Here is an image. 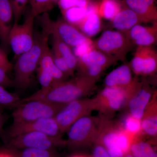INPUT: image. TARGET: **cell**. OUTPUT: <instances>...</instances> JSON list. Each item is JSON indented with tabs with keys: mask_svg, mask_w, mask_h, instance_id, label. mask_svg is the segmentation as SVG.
Returning a JSON list of instances; mask_svg holds the SVG:
<instances>
[{
	"mask_svg": "<svg viewBox=\"0 0 157 157\" xmlns=\"http://www.w3.org/2000/svg\"><path fill=\"white\" fill-rule=\"evenodd\" d=\"M98 79L80 74L70 80L55 83L49 88L41 89L21 103L31 100H41L56 104H66L89 95L96 88Z\"/></svg>",
	"mask_w": 157,
	"mask_h": 157,
	"instance_id": "obj_1",
	"label": "cell"
},
{
	"mask_svg": "<svg viewBox=\"0 0 157 157\" xmlns=\"http://www.w3.org/2000/svg\"><path fill=\"white\" fill-rule=\"evenodd\" d=\"M122 127L109 118H99L98 134L95 144L106 149L111 157H124L137 141Z\"/></svg>",
	"mask_w": 157,
	"mask_h": 157,
	"instance_id": "obj_2",
	"label": "cell"
},
{
	"mask_svg": "<svg viewBox=\"0 0 157 157\" xmlns=\"http://www.w3.org/2000/svg\"><path fill=\"white\" fill-rule=\"evenodd\" d=\"M49 37L43 31L42 33L35 34V42L33 47L16 59L13 66L14 86L23 90L29 87L39 66L45 39Z\"/></svg>",
	"mask_w": 157,
	"mask_h": 157,
	"instance_id": "obj_3",
	"label": "cell"
},
{
	"mask_svg": "<svg viewBox=\"0 0 157 157\" xmlns=\"http://www.w3.org/2000/svg\"><path fill=\"white\" fill-rule=\"evenodd\" d=\"M142 85L135 77L127 85L105 87L94 97L96 110L109 115L120 110L139 91Z\"/></svg>",
	"mask_w": 157,
	"mask_h": 157,
	"instance_id": "obj_4",
	"label": "cell"
},
{
	"mask_svg": "<svg viewBox=\"0 0 157 157\" xmlns=\"http://www.w3.org/2000/svg\"><path fill=\"white\" fill-rule=\"evenodd\" d=\"M93 43L95 49L114 57L118 61H125L127 55L135 45L128 31L118 30L105 31Z\"/></svg>",
	"mask_w": 157,
	"mask_h": 157,
	"instance_id": "obj_5",
	"label": "cell"
},
{
	"mask_svg": "<svg viewBox=\"0 0 157 157\" xmlns=\"http://www.w3.org/2000/svg\"><path fill=\"white\" fill-rule=\"evenodd\" d=\"M42 31L49 36L55 35L70 47H76L90 39L75 25L66 20L51 19L48 13L39 15Z\"/></svg>",
	"mask_w": 157,
	"mask_h": 157,
	"instance_id": "obj_6",
	"label": "cell"
},
{
	"mask_svg": "<svg viewBox=\"0 0 157 157\" xmlns=\"http://www.w3.org/2000/svg\"><path fill=\"white\" fill-rule=\"evenodd\" d=\"M65 105L41 100L22 102L14 108L12 113L13 123H22L45 118L54 117Z\"/></svg>",
	"mask_w": 157,
	"mask_h": 157,
	"instance_id": "obj_7",
	"label": "cell"
},
{
	"mask_svg": "<svg viewBox=\"0 0 157 157\" xmlns=\"http://www.w3.org/2000/svg\"><path fill=\"white\" fill-rule=\"evenodd\" d=\"M67 146L66 140L40 132H28L10 138L5 142V147L19 150L24 149H52Z\"/></svg>",
	"mask_w": 157,
	"mask_h": 157,
	"instance_id": "obj_8",
	"label": "cell"
},
{
	"mask_svg": "<svg viewBox=\"0 0 157 157\" xmlns=\"http://www.w3.org/2000/svg\"><path fill=\"white\" fill-rule=\"evenodd\" d=\"M99 118L86 116L75 122L68 130L67 146L72 149L85 147L95 143Z\"/></svg>",
	"mask_w": 157,
	"mask_h": 157,
	"instance_id": "obj_9",
	"label": "cell"
},
{
	"mask_svg": "<svg viewBox=\"0 0 157 157\" xmlns=\"http://www.w3.org/2000/svg\"><path fill=\"white\" fill-rule=\"evenodd\" d=\"M35 18L29 10L22 24L14 23L9 33V42L15 59L30 49L34 45Z\"/></svg>",
	"mask_w": 157,
	"mask_h": 157,
	"instance_id": "obj_10",
	"label": "cell"
},
{
	"mask_svg": "<svg viewBox=\"0 0 157 157\" xmlns=\"http://www.w3.org/2000/svg\"><path fill=\"white\" fill-rule=\"evenodd\" d=\"M96 110L94 98L79 99L65 104L55 117L62 134L75 122Z\"/></svg>",
	"mask_w": 157,
	"mask_h": 157,
	"instance_id": "obj_11",
	"label": "cell"
},
{
	"mask_svg": "<svg viewBox=\"0 0 157 157\" xmlns=\"http://www.w3.org/2000/svg\"><path fill=\"white\" fill-rule=\"evenodd\" d=\"M28 132H40L55 137H62L63 134L55 117L45 118L22 123H13L5 131L2 139L5 143L12 137Z\"/></svg>",
	"mask_w": 157,
	"mask_h": 157,
	"instance_id": "obj_12",
	"label": "cell"
},
{
	"mask_svg": "<svg viewBox=\"0 0 157 157\" xmlns=\"http://www.w3.org/2000/svg\"><path fill=\"white\" fill-rule=\"evenodd\" d=\"M133 73L137 76H147L156 72L157 54L151 46H137L130 63Z\"/></svg>",
	"mask_w": 157,
	"mask_h": 157,
	"instance_id": "obj_13",
	"label": "cell"
},
{
	"mask_svg": "<svg viewBox=\"0 0 157 157\" xmlns=\"http://www.w3.org/2000/svg\"><path fill=\"white\" fill-rule=\"evenodd\" d=\"M14 14L10 0H0V48L8 53L9 37L13 24Z\"/></svg>",
	"mask_w": 157,
	"mask_h": 157,
	"instance_id": "obj_14",
	"label": "cell"
},
{
	"mask_svg": "<svg viewBox=\"0 0 157 157\" xmlns=\"http://www.w3.org/2000/svg\"><path fill=\"white\" fill-rule=\"evenodd\" d=\"M129 37L135 45L151 46L157 42V23H153L151 26L137 25L128 31Z\"/></svg>",
	"mask_w": 157,
	"mask_h": 157,
	"instance_id": "obj_15",
	"label": "cell"
},
{
	"mask_svg": "<svg viewBox=\"0 0 157 157\" xmlns=\"http://www.w3.org/2000/svg\"><path fill=\"white\" fill-rule=\"evenodd\" d=\"M156 0H124V5L138 14L144 23L156 22Z\"/></svg>",
	"mask_w": 157,
	"mask_h": 157,
	"instance_id": "obj_16",
	"label": "cell"
},
{
	"mask_svg": "<svg viewBox=\"0 0 157 157\" xmlns=\"http://www.w3.org/2000/svg\"><path fill=\"white\" fill-rule=\"evenodd\" d=\"M118 61L114 57L94 49L78 59L77 69L81 71L87 67H98L106 70Z\"/></svg>",
	"mask_w": 157,
	"mask_h": 157,
	"instance_id": "obj_17",
	"label": "cell"
},
{
	"mask_svg": "<svg viewBox=\"0 0 157 157\" xmlns=\"http://www.w3.org/2000/svg\"><path fill=\"white\" fill-rule=\"evenodd\" d=\"M87 8L86 16L76 27L90 38L100 32L102 23L101 17L98 13V3L90 2Z\"/></svg>",
	"mask_w": 157,
	"mask_h": 157,
	"instance_id": "obj_18",
	"label": "cell"
},
{
	"mask_svg": "<svg viewBox=\"0 0 157 157\" xmlns=\"http://www.w3.org/2000/svg\"><path fill=\"white\" fill-rule=\"evenodd\" d=\"M153 94L148 83L142 82V87L139 91L128 103L129 113L134 117L141 120Z\"/></svg>",
	"mask_w": 157,
	"mask_h": 157,
	"instance_id": "obj_19",
	"label": "cell"
},
{
	"mask_svg": "<svg viewBox=\"0 0 157 157\" xmlns=\"http://www.w3.org/2000/svg\"><path fill=\"white\" fill-rule=\"evenodd\" d=\"M49 37L45 39L38 68L50 74L55 83L66 80L67 76L56 67L54 61L51 49L48 46Z\"/></svg>",
	"mask_w": 157,
	"mask_h": 157,
	"instance_id": "obj_20",
	"label": "cell"
},
{
	"mask_svg": "<svg viewBox=\"0 0 157 157\" xmlns=\"http://www.w3.org/2000/svg\"><path fill=\"white\" fill-rule=\"evenodd\" d=\"M124 6L111 21L117 30L128 32L135 25L144 22L138 14Z\"/></svg>",
	"mask_w": 157,
	"mask_h": 157,
	"instance_id": "obj_21",
	"label": "cell"
},
{
	"mask_svg": "<svg viewBox=\"0 0 157 157\" xmlns=\"http://www.w3.org/2000/svg\"><path fill=\"white\" fill-rule=\"evenodd\" d=\"M143 133L155 137L157 134V94L154 93L141 119Z\"/></svg>",
	"mask_w": 157,
	"mask_h": 157,
	"instance_id": "obj_22",
	"label": "cell"
},
{
	"mask_svg": "<svg viewBox=\"0 0 157 157\" xmlns=\"http://www.w3.org/2000/svg\"><path fill=\"white\" fill-rule=\"evenodd\" d=\"M134 78L130 63H125L110 72L104 80L106 87L123 86L131 83Z\"/></svg>",
	"mask_w": 157,
	"mask_h": 157,
	"instance_id": "obj_23",
	"label": "cell"
},
{
	"mask_svg": "<svg viewBox=\"0 0 157 157\" xmlns=\"http://www.w3.org/2000/svg\"><path fill=\"white\" fill-rule=\"evenodd\" d=\"M52 49L57 51L64 59L68 67L74 74V71L78 68V59L74 55L71 47L55 35H52Z\"/></svg>",
	"mask_w": 157,
	"mask_h": 157,
	"instance_id": "obj_24",
	"label": "cell"
},
{
	"mask_svg": "<svg viewBox=\"0 0 157 157\" xmlns=\"http://www.w3.org/2000/svg\"><path fill=\"white\" fill-rule=\"evenodd\" d=\"M123 2L118 0H101L98 3V13L101 18L111 21L121 11Z\"/></svg>",
	"mask_w": 157,
	"mask_h": 157,
	"instance_id": "obj_25",
	"label": "cell"
},
{
	"mask_svg": "<svg viewBox=\"0 0 157 157\" xmlns=\"http://www.w3.org/2000/svg\"><path fill=\"white\" fill-rule=\"evenodd\" d=\"M121 124L124 130L131 136L136 140L140 139L143 133L141 120L136 118L128 113Z\"/></svg>",
	"mask_w": 157,
	"mask_h": 157,
	"instance_id": "obj_26",
	"label": "cell"
},
{
	"mask_svg": "<svg viewBox=\"0 0 157 157\" xmlns=\"http://www.w3.org/2000/svg\"><path fill=\"white\" fill-rule=\"evenodd\" d=\"M21 100L16 94L9 92L0 85V109H14L20 104Z\"/></svg>",
	"mask_w": 157,
	"mask_h": 157,
	"instance_id": "obj_27",
	"label": "cell"
},
{
	"mask_svg": "<svg viewBox=\"0 0 157 157\" xmlns=\"http://www.w3.org/2000/svg\"><path fill=\"white\" fill-rule=\"evenodd\" d=\"M130 153L134 157H157L156 152L152 147L141 139L132 144Z\"/></svg>",
	"mask_w": 157,
	"mask_h": 157,
	"instance_id": "obj_28",
	"label": "cell"
},
{
	"mask_svg": "<svg viewBox=\"0 0 157 157\" xmlns=\"http://www.w3.org/2000/svg\"><path fill=\"white\" fill-rule=\"evenodd\" d=\"M59 0H29L31 14L35 17L53 9Z\"/></svg>",
	"mask_w": 157,
	"mask_h": 157,
	"instance_id": "obj_29",
	"label": "cell"
},
{
	"mask_svg": "<svg viewBox=\"0 0 157 157\" xmlns=\"http://www.w3.org/2000/svg\"><path fill=\"white\" fill-rule=\"evenodd\" d=\"M14 151L17 157H61L60 154L57 151L56 149L28 148Z\"/></svg>",
	"mask_w": 157,
	"mask_h": 157,
	"instance_id": "obj_30",
	"label": "cell"
},
{
	"mask_svg": "<svg viewBox=\"0 0 157 157\" xmlns=\"http://www.w3.org/2000/svg\"><path fill=\"white\" fill-rule=\"evenodd\" d=\"M87 8L73 7L64 10L63 11L64 19L76 27L86 16L88 12Z\"/></svg>",
	"mask_w": 157,
	"mask_h": 157,
	"instance_id": "obj_31",
	"label": "cell"
},
{
	"mask_svg": "<svg viewBox=\"0 0 157 157\" xmlns=\"http://www.w3.org/2000/svg\"><path fill=\"white\" fill-rule=\"evenodd\" d=\"M14 14V23H18L29 0H10Z\"/></svg>",
	"mask_w": 157,
	"mask_h": 157,
	"instance_id": "obj_32",
	"label": "cell"
},
{
	"mask_svg": "<svg viewBox=\"0 0 157 157\" xmlns=\"http://www.w3.org/2000/svg\"><path fill=\"white\" fill-rule=\"evenodd\" d=\"M55 63L59 70L63 72L67 77L73 76V74L68 67L63 57L55 49H51Z\"/></svg>",
	"mask_w": 157,
	"mask_h": 157,
	"instance_id": "obj_33",
	"label": "cell"
},
{
	"mask_svg": "<svg viewBox=\"0 0 157 157\" xmlns=\"http://www.w3.org/2000/svg\"><path fill=\"white\" fill-rule=\"evenodd\" d=\"M59 4L63 11L73 7L87 8L90 0H59Z\"/></svg>",
	"mask_w": 157,
	"mask_h": 157,
	"instance_id": "obj_34",
	"label": "cell"
},
{
	"mask_svg": "<svg viewBox=\"0 0 157 157\" xmlns=\"http://www.w3.org/2000/svg\"><path fill=\"white\" fill-rule=\"evenodd\" d=\"M37 70L38 80L41 85V89H47L54 84V81L50 74L39 68H37Z\"/></svg>",
	"mask_w": 157,
	"mask_h": 157,
	"instance_id": "obj_35",
	"label": "cell"
},
{
	"mask_svg": "<svg viewBox=\"0 0 157 157\" xmlns=\"http://www.w3.org/2000/svg\"><path fill=\"white\" fill-rule=\"evenodd\" d=\"M94 49V48L93 41L91 39H90L86 42L82 43L81 45H78L76 47H74L73 52L76 57L79 59Z\"/></svg>",
	"mask_w": 157,
	"mask_h": 157,
	"instance_id": "obj_36",
	"label": "cell"
},
{
	"mask_svg": "<svg viewBox=\"0 0 157 157\" xmlns=\"http://www.w3.org/2000/svg\"><path fill=\"white\" fill-rule=\"evenodd\" d=\"M0 68L7 73L13 70V65L9 60L7 53L0 48Z\"/></svg>",
	"mask_w": 157,
	"mask_h": 157,
	"instance_id": "obj_37",
	"label": "cell"
},
{
	"mask_svg": "<svg viewBox=\"0 0 157 157\" xmlns=\"http://www.w3.org/2000/svg\"><path fill=\"white\" fill-rule=\"evenodd\" d=\"M7 72L0 68V85L5 88L11 87L14 86V82L8 76Z\"/></svg>",
	"mask_w": 157,
	"mask_h": 157,
	"instance_id": "obj_38",
	"label": "cell"
},
{
	"mask_svg": "<svg viewBox=\"0 0 157 157\" xmlns=\"http://www.w3.org/2000/svg\"><path fill=\"white\" fill-rule=\"evenodd\" d=\"M94 144L92 157H111L104 147L98 144Z\"/></svg>",
	"mask_w": 157,
	"mask_h": 157,
	"instance_id": "obj_39",
	"label": "cell"
},
{
	"mask_svg": "<svg viewBox=\"0 0 157 157\" xmlns=\"http://www.w3.org/2000/svg\"><path fill=\"white\" fill-rule=\"evenodd\" d=\"M0 157H17L15 151L6 147L0 148Z\"/></svg>",
	"mask_w": 157,
	"mask_h": 157,
	"instance_id": "obj_40",
	"label": "cell"
},
{
	"mask_svg": "<svg viewBox=\"0 0 157 157\" xmlns=\"http://www.w3.org/2000/svg\"><path fill=\"white\" fill-rule=\"evenodd\" d=\"M4 123H5V119L3 114L0 111V137H1L2 138L4 136V132H5V131L3 129Z\"/></svg>",
	"mask_w": 157,
	"mask_h": 157,
	"instance_id": "obj_41",
	"label": "cell"
},
{
	"mask_svg": "<svg viewBox=\"0 0 157 157\" xmlns=\"http://www.w3.org/2000/svg\"><path fill=\"white\" fill-rule=\"evenodd\" d=\"M69 157H92V156L83 154H75L72 155Z\"/></svg>",
	"mask_w": 157,
	"mask_h": 157,
	"instance_id": "obj_42",
	"label": "cell"
},
{
	"mask_svg": "<svg viewBox=\"0 0 157 157\" xmlns=\"http://www.w3.org/2000/svg\"><path fill=\"white\" fill-rule=\"evenodd\" d=\"M124 157H134L131 154V153H130V152L129 153H128V154H127Z\"/></svg>",
	"mask_w": 157,
	"mask_h": 157,
	"instance_id": "obj_43",
	"label": "cell"
}]
</instances>
